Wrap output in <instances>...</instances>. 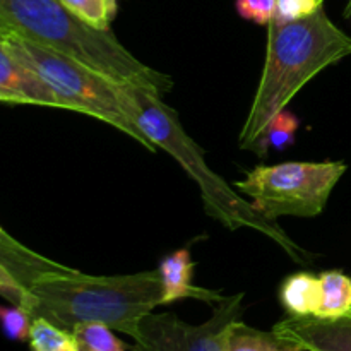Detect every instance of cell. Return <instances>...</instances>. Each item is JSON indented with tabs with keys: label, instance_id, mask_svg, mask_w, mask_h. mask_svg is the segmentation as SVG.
<instances>
[{
	"label": "cell",
	"instance_id": "cell-1",
	"mask_svg": "<svg viewBox=\"0 0 351 351\" xmlns=\"http://www.w3.org/2000/svg\"><path fill=\"white\" fill-rule=\"evenodd\" d=\"M0 266L34 298L31 314L74 331L79 324L101 322L132 338L144 315L163 305L160 271L93 276L51 261L0 228Z\"/></svg>",
	"mask_w": 351,
	"mask_h": 351
},
{
	"label": "cell",
	"instance_id": "cell-2",
	"mask_svg": "<svg viewBox=\"0 0 351 351\" xmlns=\"http://www.w3.org/2000/svg\"><path fill=\"white\" fill-rule=\"evenodd\" d=\"M0 34H12L72 58L117 84H136L163 96L170 75L134 57L113 34L75 16L60 0H0Z\"/></svg>",
	"mask_w": 351,
	"mask_h": 351
},
{
	"label": "cell",
	"instance_id": "cell-3",
	"mask_svg": "<svg viewBox=\"0 0 351 351\" xmlns=\"http://www.w3.org/2000/svg\"><path fill=\"white\" fill-rule=\"evenodd\" d=\"M350 55L351 36L329 19L322 7L298 21L285 23L274 17L267 24L266 62L239 146L250 149L311 79Z\"/></svg>",
	"mask_w": 351,
	"mask_h": 351
},
{
	"label": "cell",
	"instance_id": "cell-4",
	"mask_svg": "<svg viewBox=\"0 0 351 351\" xmlns=\"http://www.w3.org/2000/svg\"><path fill=\"white\" fill-rule=\"evenodd\" d=\"M123 110L144 136L156 147L173 156L189 177L199 185L204 211L230 232L250 228L263 233L281 247L297 264L311 263V256L283 232L276 221L264 218L209 168L202 147L185 132L177 112L163 101V96L136 84H119Z\"/></svg>",
	"mask_w": 351,
	"mask_h": 351
},
{
	"label": "cell",
	"instance_id": "cell-5",
	"mask_svg": "<svg viewBox=\"0 0 351 351\" xmlns=\"http://www.w3.org/2000/svg\"><path fill=\"white\" fill-rule=\"evenodd\" d=\"M0 36H9L16 41L24 57L53 89L57 98L60 99L62 110H72L101 120L132 137L147 151L156 153L158 147L144 136L143 130L123 110L117 82L72 58L48 50L29 40L12 34H0Z\"/></svg>",
	"mask_w": 351,
	"mask_h": 351
},
{
	"label": "cell",
	"instance_id": "cell-6",
	"mask_svg": "<svg viewBox=\"0 0 351 351\" xmlns=\"http://www.w3.org/2000/svg\"><path fill=\"white\" fill-rule=\"evenodd\" d=\"M346 171L343 161H288L256 167L237 191L250 197L256 211L276 221L280 216L314 218L324 211L332 189Z\"/></svg>",
	"mask_w": 351,
	"mask_h": 351
},
{
	"label": "cell",
	"instance_id": "cell-7",
	"mask_svg": "<svg viewBox=\"0 0 351 351\" xmlns=\"http://www.w3.org/2000/svg\"><path fill=\"white\" fill-rule=\"evenodd\" d=\"M243 293L223 297L204 324L191 326L173 314L149 312L134 332V351H228V335L242 321Z\"/></svg>",
	"mask_w": 351,
	"mask_h": 351
},
{
	"label": "cell",
	"instance_id": "cell-8",
	"mask_svg": "<svg viewBox=\"0 0 351 351\" xmlns=\"http://www.w3.org/2000/svg\"><path fill=\"white\" fill-rule=\"evenodd\" d=\"M0 101L5 105L62 108L50 84L9 36H0Z\"/></svg>",
	"mask_w": 351,
	"mask_h": 351
},
{
	"label": "cell",
	"instance_id": "cell-9",
	"mask_svg": "<svg viewBox=\"0 0 351 351\" xmlns=\"http://www.w3.org/2000/svg\"><path fill=\"white\" fill-rule=\"evenodd\" d=\"M273 331L304 351H351V311L332 319L288 315Z\"/></svg>",
	"mask_w": 351,
	"mask_h": 351
},
{
	"label": "cell",
	"instance_id": "cell-10",
	"mask_svg": "<svg viewBox=\"0 0 351 351\" xmlns=\"http://www.w3.org/2000/svg\"><path fill=\"white\" fill-rule=\"evenodd\" d=\"M158 271H160L161 285H163V305L182 300V298H195V300L208 302L211 305L223 300L221 295L216 291L192 285L194 263H192L189 249H180L165 257Z\"/></svg>",
	"mask_w": 351,
	"mask_h": 351
},
{
	"label": "cell",
	"instance_id": "cell-11",
	"mask_svg": "<svg viewBox=\"0 0 351 351\" xmlns=\"http://www.w3.org/2000/svg\"><path fill=\"white\" fill-rule=\"evenodd\" d=\"M280 302L291 317H314L321 302V281L311 273L288 276L280 288Z\"/></svg>",
	"mask_w": 351,
	"mask_h": 351
},
{
	"label": "cell",
	"instance_id": "cell-12",
	"mask_svg": "<svg viewBox=\"0 0 351 351\" xmlns=\"http://www.w3.org/2000/svg\"><path fill=\"white\" fill-rule=\"evenodd\" d=\"M228 351H304L297 343L276 335L274 331L247 326L237 321L228 335Z\"/></svg>",
	"mask_w": 351,
	"mask_h": 351
},
{
	"label": "cell",
	"instance_id": "cell-13",
	"mask_svg": "<svg viewBox=\"0 0 351 351\" xmlns=\"http://www.w3.org/2000/svg\"><path fill=\"white\" fill-rule=\"evenodd\" d=\"M321 281V302L314 317L332 319L351 311V278L341 271H324Z\"/></svg>",
	"mask_w": 351,
	"mask_h": 351
},
{
	"label": "cell",
	"instance_id": "cell-14",
	"mask_svg": "<svg viewBox=\"0 0 351 351\" xmlns=\"http://www.w3.org/2000/svg\"><path fill=\"white\" fill-rule=\"evenodd\" d=\"M300 127V120L295 113L285 108L283 112L274 117L273 122L266 127L263 136L252 144L249 151H254L257 156H266L271 147L274 149H285L287 146H291L295 143V134Z\"/></svg>",
	"mask_w": 351,
	"mask_h": 351
},
{
	"label": "cell",
	"instance_id": "cell-15",
	"mask_svg": "<svg viewBox=\"0 0 351 351\" xmlns=\"http://www.w3.org/2000/svg\"><path fill=\"white\" fill-rule=\"evenodd\" d=\"M27 343L33 351H81L74 332L65 331L43 317L34 319Z\"/></svg>",
	"mask_w": 351,
	"mask_h": 351
},
{
	"label": "cell",
	"instance_id": "cell-16",
	"mask_svg": "<svg viewBox=\"0 0 351 351\" xmlns=\"http://www.w3.org/2000/svg\"><path fill=\"white\" fill-rule=\"evenodd\" d=\"M112 331L101 322H88L79 324L72 332L81 351H125V345Z\"/></svg>",
	"mask_w": 351,
	"mask_h": 351
},
{
	"label": "cell",
	"instance_id": "cell-17",
	"mask_svg": "<svg viewBox=\"0 0 351 351\" xmlns=\"http://www.w3.org/2000/svg\"><path fill=\"white\" fill-rule=\"evenodd\" d=\"M0 317L7 338L12 341H29L31 328L34 322V317L29 312L12 305V307L0 308Z\"/></svg>",
	"mask_w": 351,
	"mask_h": 351
},
{
	"label": "cell",
	"instance_id": "cell-18",
	"mask_svg": "<svg viewBox=\"0 0 351 351\" xmlns=\"http://www.w3.org/2000/svg\"><path fill=\"white\" fill-rule=\"evenodd\" d=\"M60 2L91 26L98 29H112L110 27L112 17L103 0H60Z\"/></svg>",
	"mask_w": 351,
	"mask_h": 351
},
{
	"label": "cell",
	"instance_id": "cell-19",
	"mask_svg": "<svg viewBox=\"0 0 351 351\" xmlns=\"http://www.w3.org/2000/svg\"><path fill=\"white\" fill-rule=\"evenodd\" d=\"M0 293H2V297L7 302H10L16 307L24 308V311H27L31 314V308H33L34 304L33 295L2 266H0Z\"/></svg>",
	"mask_w": 351,
	"mask_h": 351
},
{
	"label": "cell",
	"instance_id": "cell-20",
	"mask_svg": "<svg viewBox=\"0 0 351 351\" xmlns=\"http://www.w3.org/2000/svg\"><path fill=\"white\" fill-rule=\"evenodd\" d=\"M240 16L256 24H267L276 17V0H237Z\"/></svg>",
	"mask_w": 351,
	"mask_h": 351
},
{
	"label": "cell",
	"instance_id": "cell-21",
	"mask_svg": "<svg viewBox=\"0 0 351 351\" xmlns=\"http://www.w3.org/2000/svg\"><path fill=\"white\" fill-rule=\"evenodd\" d=\"M322 7V0H276V19L298 21L312 16Z\"/></svg>",
	"mask_w": 351,
	"mask_h": 351
},
{
	"label": "cell",
	"instance_id": "cell-22",
	"mask_svg": "<svg viewBox=\"0 0 351 351\" xmlns=\"http://www.w3.org/2000/svg\"><path fill=\"white\" fill-rule=\"evenodd\" d=\"M103 2H105L106 9H108L110 17H112V21H113V17L117 16V9H119V3H117V0H103Z\"/></svg>",
	"mask_w": 351,
	"mask_h": 351
},
{
	"label": "cell",
	"instance_id": "cell-23",
	"mask_svg": "<svg viewBox=\"0 0 351 351\" xmlns=\"http://www.w3.org/2000/svg\"><path fill=\"white\" fill-rule=\"evenodd\" d=\"M345 17L351 23V0H350L348 5H346V9H345Z\"/></svg>",
	"mask_w": 351,
	"mask_h": 351
},
{
	"label": "cell",
	"instance_id": "cell-24",
	"mask_svg": "<svg viewBox=\"0 0 351 351\" xmlns=\"http://www.w3.org/2000/svg\"><path fill=\"white\" fill-rule=\"evenodd\" d=\"M322 2H324V0H322Z\"/></svg>",
	"mask_w": 351,
	"mask_h": 351
}]
</instances>
